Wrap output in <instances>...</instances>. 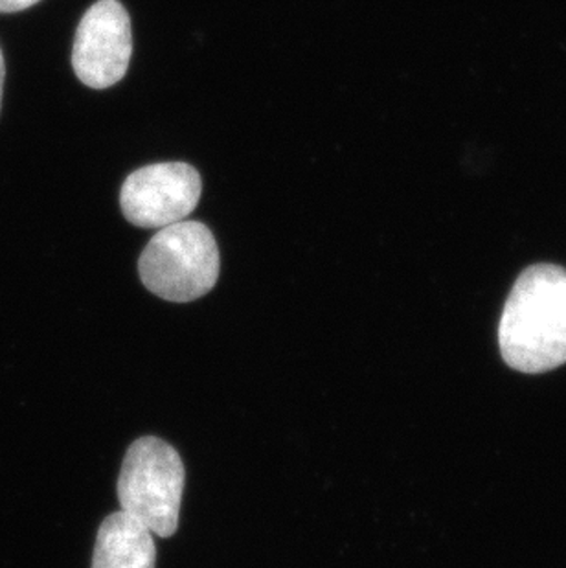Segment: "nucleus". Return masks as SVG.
<instances>
[{
    "instance_id": "4",
    "label": "nucleus",
    "mask_w": 566,
    "mask_h": 568,
    "mask_svg": "<svg viewBox=\"0 0 566 568\" xmlns=\"http://www.w3.org/2000/svg\"><path fill=\"white\" fill-rule=\"evenodd\" d=\"M203 183L195 168L186 162H159L131 173L120 206L131 225L164 229L186 220L198 206Z\"/></svg>"
},
{
    "instance_id": "3",
    "label": "nucleus",
    "mask_w": 566,
    "mask_h": 568,
    "mask_svg": "<svg viewBox=\"0 0 566 568\" xmlns=\"http://www.w3.org/2000/svg\"><path fill=\"white\" fill-rule=\"evenodd\" d=\"M184 464L170 444L144 436L133 442L118 477V500L122 511L159 537H171L179 526Z\"/></svg>"
},
{
    "instance_id": "6",
    "label": "nucleus",
    "mask_w": 566,
    "mask_h": 568,
    "mask_svg": "<svg viewBox=\"0 0 566 568\" xmlns=\"http://www.w3.org/2000/svg\"><path fill=\"white\" fill-rule=\"evenodd\" d=\"M155 541L142 523L125 511H117L103 520L92 568H155Z\"/></svg>"
},
{
    "instance_id": "5",
    "label": "nucleus",
    "mask_w": 566,
    "mask_h": 568,
    "mask_svg": "<svg viewBox=\"0 0 566 568\" xmlns=\"http://www.w3.org/2000/svg\"><path fill=\"white\" fill-rule=\"evenodd\" d=\"M133 55L131 19L118 0H98L81 19L72 67L83 85L102 91L117 85Z\"/></svg>"
},
{
    "instance_id": "7",
    "label": "nucleus",
    "mask_w": 566,
    "mask_h": 568,
    "mask_svg": "<svg viewBox=\"0 0 566 568\" xmlns=\"http://www.w3.org/2000/svg\"><path fill=\"white\" fill-rule=\"evenodd\" d=\"M38 2H41V0H0V13L24 11L38 4Z\"/></svg>"
},
{
    "instance_id": "2",
    "label": "nucleus",
    "mask_w": 566,
    "mask_h": 568,
    "mask_svg": "<svg viewBox=\"0 0 566 568\" xmlns=\"http://www.w3.org/2000/svg\"><path fill=\"white\" fill-rule=\"evenodd\" d=\"M220 247L209 226L179 221L151 237L139 260L145 290L164 301L186 304L209 295L220 278Z\"/></svg>"
},
{
    "instance_id": "8",
    "label": "nucleus",
    "mask_w": 566,
    "mask_h": 568,
    "mask_svg": "<svg viewBox=\"0 0 566 568\" xmlns=\"http://www.w3.org/2000/svg\"><path fill=\"white\" fill-rule=\"evenodd\" d=\"M6 63L2 50H0V108H2V94H4Z\"/></svg>"
},
{
    "instance_id": "1",
    "label": "nucleus",
    "mask_w": 566,
    "mask_h": 568,
    "mask_svg": "<svg viewBox=\"0 0 566 568\" xmlns=\"http://www.w3.org/2000/svg\"><path fill=\"white\" fill-rule=\"evenodd\" d=\"M498 343L506 363L524 374H543L566 363V268L539 263L513 285Z\"/></svg>"
}]
</instances>
